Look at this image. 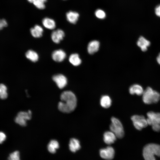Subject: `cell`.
Instances as JSON below:
<instances>
[{"label":"cell","mask_w":160,"mask_h":160,"mask_svg":"<svg viewBox=\"0 0 160 160\" xmlns=\"http://www.w3.org/2000/svg\"><path fill=\"white\" fill-rule=\"evenodd\" d=\"M61 101L58 105V110L61 112L69 113L73 112L77 105V98L73 92L70 91H65L60 95Z\"/></svg>","instance_id":"1"},{"label":"cell","mask_w":160,"mask_h":160,"mask_svg":"<svg viewBox=\"0 0 160 160\" xmlns=\"http://www.w3.org/2000/svg\"><path fill=\"white\" fill-rule=\"evenodd\" d=\"M145 160H156L155 156H160V145L153 143L146 145L143 149Z\"/></svg>","instance_id":"2"},{"label":"cell","mask_w":160,"mask_h":160,"mask_svg":"<svg viewBox=\"0 0 160 160\" xmlns=\"http://www.w3.org/2000/svg\"><path fill=\"white\" fill-rule=\"evenodd\" d=\"M160 99V94L150 87H147L142 94L143 102L147 104L157 103Z\"/></svg>","instance_id":"3"},{"label":"cell","mask_w":160,"mask_h":160,"mask_svg":"<svg viewBox=\"0 0 160 160\" xmlns=\"http://www.w3.org/2000/svg\"><path fill=\"white\" fill-rule=\"evenodd\" d=\"M148 124L151 126L153 130L156 132L160 131V113L150 111L147 114Z\"/></svg>","instance_id":"4"},{"label":"cell","mask_w":160,"mask_h":160,"mask_svg":"<svg viewBox=\"0 0 160 160\" xmlns=\"http://www.w3.org/2000/svg\"><path fill=\"white\" fill-rule=\"evenodd\" d=\"M111 123L110 126L111 131L113 132L116 137L121 138L124 134L123 125L120 121L117 118L113 117L111 119Z\"/></svg>","instance_id":"5"},{"label":"cell","mask_w":160,"mask_h":160,"mask_svg":"<svg viewBox=\"0 0 160 160\" xmlns=\"http://www.w3.org/2000/svg\"><path fill=\"white\" fill-rule=\"evenodd\" d=\"M133 124L137 129L141 130L148 125L147 119L142 115H134L131 117Z\"/></svg>","instance_id":"6"},{"label":"cell","mask_w":160,"mask_h":160,"mask_svg":"<svg viewBox=\"0 0 160 160\" xmlns=\"http://www.w3.org/2000/svg\"><path fill=\"white\" fill-rule=\"evenodd\" d=\"M31 115L32 113L30 110L27 112L20 111L15 117V121L21 126H25L27 125V121L31 119Z\"/></svg>","instance_id":"7"},{"label":"cell","mask_w":160,"mask_h":160,"mask_svg":"<svg viewBox=\"0 0 160 160\" xmlns=\"http://www.w3.org/2000/svg\"><path fill=\"white\" fill-rule=\"evenodd\" d=\"M52 79L60 89L64 88L68 83L67 78L62 74H58L52 76Z\"/></svg>","instance_id":"8"},{"label":"cell","mask_w":160,"mask_h":160,"mask_svg":"<svg viewBox=\"0 0 160 160\" xmlns=\"http://www.w3.org/2000/svg\"><path fill=\"white\" fill-rule=\"evenodd\" d=\"M100 153L102 158L105 159L111 160L113 158L115 152L112 147L108 146L106 148L100 149Z\"/></svg>","instance_id":"9"},{"label":"cell","mask_w":160,"mask_h":160,"mask_svg":"<svg viewBox=\"0 0 160 160\" xmlns=\"http://www.w3.org/2000/svg\"><path fill=\"white\" fill-rule=\"evenodd\" d=\"M65 36L64 31L58 29L53 31L51 34V38L52 41L56 44H58L63 40Z\"/></svg>","instance_id":"10"},{"label":"cell","mask_w":160,"mask_h":160,"mask_svg":"<svg viewBox=\"0 0 160 160\" xmlns=\"http://www.w3.org/2000/svg\"><path fill=\"white\" fill-rule=\"evenodd\" d=\"M66 57L65 52L62 49L56 50L52 54V59L54 61L57 62H62L65 59Z\"/></svg>","instance_id":"11"},{"label":"cell","mask_w":160,"mask_h":160,"mask_svg":"<svg viewBox=\"0 0 160 160\" xmlns=\"http://www.w3.org/2000/svg\"><path fill=\"white\" fill-rule=\"evenodd\" d=\"M137 44L141 50L144 52L147 50L148 48L151 45V42L143 36H140L137 40Z\"/></svg>","instance_id":"12"},{"label":"cell","mask_w":160,"mask_h":160,"mask_svg":"<svg viewBox=\"0 0 160 160\" xmlns=\"http://www.w3.org/2000/svg\"><path fill=\"white\" fill-rule=\"evenodd\" d=\"M100 46V42L96 40H92L89 42L87 47V51L90 54H93L99 50Z\"/></svg>","instance_id":"13"},{"label":"cell","mask_w":160,"mask_h":160,"mask_svg":"<svg viewBox=\"0 0 160 160\" xmlns=\"http://www.w3.org/2000/svg\"><path fill=\"white\" fill-rule=\"evenodd\" d=\"M103 137L105 143L107 144L110 145L115 142L116 140V137L111 131H107L104 133Z\"/></svg>","instance_id":"14"},{"label":"cell","mask_w":160,"mask_h":160,"mask_svg":"<svg viewBox=\"0 0 160 160\" xmlns=\"http://www.w3.org/2000/svg\"><path fill=\"white\" fill-rule=\"evenodd\" d=\"M79 17V14L77 12L70 11L66 14V17L68 21L73 24H76Z\"/></svg>","instance_id":"15"},{"label":"cell","mask_w":160,"mask_h":160,"mask_svg":"<svg viewBox=\"0 0 160 160\" xmlns=\"http://www.w3.org/2000/svg\"><path fill=\"white\" fill-rule=\"evenodd\" d=\"M42 23L43 26L48 29L53 30L56 26V24L55 21L49 17L44 18L42 20Z\"/></svg>","instance_id":"16"},{"label":"cell","mask_w":160,"mask_h":160,"mask_svg":"<svg viewBox=\"0 0 160 160\" xmlns=\"http://www.w3.org/2000/svg\"><path fill=\"white\" fill-rule=\"evenodd\" d=\"M30 33L32 36L35 38H39L41 37L43 33V29L40 25H35L31 28Z\"/></svg>","instance_id":"17"},{"label":"cell","mask_w":160,"mask_h":160,"mask_svg":"<svg viewBox=\"0 0 160 160\" xmlns=\"http://www.w3.org/2000/svg\"><path fill=\"white\" fill-rule=\"evenodd\" d=\"M144 90L142 87L139 84H134L131 85L129 88V92L132 95L136 94L140 96L142 95Z\"/></svg>","instance_id":"18"},{"label":"cell","mask_w":160,"mask_h":160,"mask_svg":"<svg viewBox=\"0 0 160 160\" xmlns=\"http://www.w3.org/2000/svg\"><path fill=\"white\" fill-rule=\"evenodd\" d=\"M69 146L70 150L73 152L79 150L81 148L79 141L75 138H72L70 139Z\"/></svg>","instance_id":"19"},{"label":"cell","mask_w":160,"mask_h":160,"mask_svg":"<svg viewBox=\"0 0 160 160\" xmlns=\"http://www.w3.org/2000/svg\"><path fill=\"white\" fill-rule=\"evenodd\" d=\"M69 62L73 65L77 66L81 63V60L78 54L74 53L71 54L68 58Z\"/></svg>","instance_id":"20"},{"label":"cell","mask_w":160,"mask_h":160,"mask_svg":"<svg viewBox=\"0 0 160 160\" xmlns=\"http://www.w3.org/2000/svg\"><path fill=\"white\" fill-rule=\"evenodd\" d=\"M111 100L108 95H103L101 97L100 103V105L103 108H108L111 106Z\"/></svg>","instance_id":"21"},{"label":"cell","mask_w":160,"mask_h":160,"mask_svg":"<svg viewBox=\"0 0 160 160\" xmlns=\"http://www.w3.org/2000/svg\"><path fill=\"white\" fill-rule=\"evenodd\" d=\"M25 55L28 59L33 62H37L39 59L38 54L32 50H28L26 52Z\"/></svg>","instance_id":"22"},{"label":"cell","mask_w":160,"mask_h":160,"mask_svg":"<svg viewBox=\"0 0 160 160\" xmlns=\"http://www.w3.org/2000/svg\"><path fill=\"white\" fill-rule=\"evenodd\" d=\"M59 147V144L56 140H51L47 146V149L49 152L54 153L56 152V149Z\"/></svg>","instance_id":"23"},{"label":"cell","mask_w":160,"mask_h":160,"mask_svg":"<svg viewBox=\"0 0 160 160\" xmlns=\"http://www.w3.org/2000/svg\"><path fill=\"white\" fill-rule=\"evenodd\" d=\"M6 86L3 84H0V98L2 99H6L8 96Z\"/></svg>","instance_id":"24"},{"label":"cell","mask_w":160,"mask_h":160,"mask_svg":"<svg viewBox=\"0 0 160 160\" xmlns=\"http://www.w3.org/2000/svg\"><path fill=\"white\" fill-rule=\"evenodd\" d=\"M47 0H36L33 4L38 9H43L45 8V3Z\"/></svg>","instance_id":"25"},{"label":"cell","mask_w":160,"mask_h":160,"mask_svg":"<svg viewBox=\"0 0 160 160\" xmlns=\"http://www.w3.org/2000/svg\"><path fill=\"white\" fill-rule=\"evenodd\" d=\"M7 160H20L19 152L15 151L10 153Z\"/></svg>","instance_id":"26"},{"label":"cell","mask_w":160,"mask_h":160,"mask_svg":"<svg viewBox=\"0 0 160 160\" xmlns=\"http://www.w3.org/2000/svg\"><path fill=\"white\" fill-rule=\"evenodd\" d=\"M96 16L99 19H103L105 18L106 14L105 12L101 9L97 10L95 12Z\"/></svg>","instance_id":"27"},{"label":"cell","mask_w":160,"mask_h":160,"mask_svg":"<svg viewBox=\"0 0 160 160\" xmlns=\"http://www.w3.org/2000/svg\"><path fill=\"white\" fill-rule=\"evenodd\" d=\"M7 23L6 20L4 19H0V30L2 29L4 27L7 26Z\"/></svg>","instance_id":"28"},{"label":"cell","mask_w":160,"mask_h":160,"mask_svg":"<svg viewBox=\"0 0 160 160\" xmlns=\"http://www.w3.org/2000/svg\"><path fill=\"white\" fill-rule=\"evenodd\" d=\"M6 138V135L3 132H0V144L2 143Z\"/></svg>","instance_id":"29"},{"label":"cell","mask_w":160,"mask_h":160,"mask_svg":"<svg viewBox=\"0 0 160 160\" xmlns=\"http://www.w3.org/2000/svg\"><path fill=\"white\" fill-rule=\"evenodd\" d=\"M155 13L157 16L160 17V4L156 7L155 9Z\"/></svg>","instance_id":"30"},{"label":"cell","mask_w":160,"mask_h":160,"mask_svg":"<svg viewBox=\"0 0 160 160\" xmlns=\"http://www.w3.org/2000/svg\"><path fill=\"white\" fill-rule=\"evenodd\" d=\"M156 60L158 63L160 65V52L156 58Z\"/></svg>","instance_id":"31"},{"label":"cell","mask_w":160,"mask_h":160,"mask_svg":"<svg viewBox=\"0 0 160 160\" xmlns=\"http://www.w3.org/2000/svg\"><path fill=\"white\" fill-rule=\"evenodd\" d=\"M36 0H27L30 3H33Z\"/></svg>","instance_id":"32"},{"label":"cell","mask_w":160,"mask_h":160,"mask_svg":"<svg viewBox=\"0 0 160 160\" xmlns=\"http://www.w3.org/2000/svg\"></svg>","instance_id":"33"}]
</instances>
